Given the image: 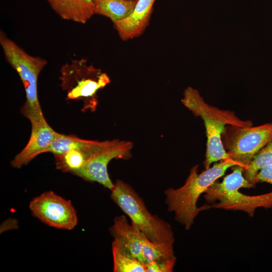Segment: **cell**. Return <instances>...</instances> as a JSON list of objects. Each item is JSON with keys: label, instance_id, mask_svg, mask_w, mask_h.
Here are the masks:
<instances>
[{"label": "cell", "instance_id": "12", "mask_svg": "<svg viewBox=\"0 0 272 272\" xmlns=\"http://www.w3.org/2000/svg\"><path fill=\"white\" fill-rule=\"evenodd\" d=\"M155 0H137L135 6L126 18L113 22L114 27L123 40L141 35L148 25Z\"/></svg>", "mask_w": 272, "mask_h": 272}, {"label": "cell", "instance_id": "13", "mask_svg": "<svg viewBox=\"0 0 272 272\" xmlns=\"http://www.w3.org/2000/svg\"><path fill=\"white\" fill-rule=\"evenodd\" d=\"M62 19L84 24L95 14L93 0H47Z\"/></svg>", "mask_w": 272, "mask_h": 272}, {"label": "cell", "instance_id": "15", "mask_svg": "<svg viewBox=\"0 0 272 272\" xmlns=\"http://www.w3.org/2000/svg\"><path fill=\"white\" fill-rule=\"evenodd\" d=\"M137 2V0H93L94 13L105 16L114 22L129 15Z\"/></svg>", "mask_w": 272, "mask_h": 272}, {"label": "cell", "instance_id": "5", "mask_svg": "<svg viewBox=\"0 0 272 272\" xmlns=\"http://www.w3.org/2000/svg\"><path fill=\"white\" fill-rule=\"evenodd\" d=\"M110 191L111 198L149 240L157 243L174 242L171 225L157 216L152 215L131 186L117 180Z\"/></svg>", "mask_w": 272, "mask_h": 272}, {"label": "cell", "instance_id": "6", "mask_svg": "<svg viewBox=\"0 0 272 272\" xmlns=\"http://www.w3.org/2000/svg\"><path fill=\"white\" fill-rule=\"evenodd\" d=\"M272 139V122L258 126L227 125L222 141L229 159L246 168L253 157Z\"/></svg>", "mask_w": 272, "mask_h": 272}, {"label": "cell", "instance_id": "17", "mask_svg": "<svg viewBox=\"0 0 272 272\" xmlns=\"http://www.w3.org/2000/svg\"><path fill=\"white\" fill-rule=\"evenodd\" d=\"M270 165H272V139L253 157L244 170V176L255 187L257 183L256 176L258 172Z\"/></svg>", "mask_w": 272, "mask_h": 272}, {"label": "cell", "instance_id": "11", "mask_svg": "<svg viewBox=\"0 0 272 272\" xmlns=\"http://www.w3.org/2000/svg\"><path fill=\"white\" fill-rule=\"evenodd\" d=\"M31 133L30 139L23 149L11 161V165L20 168L27 164L47 149L59 133L47 123L45 119L31 122Z\"/></svg>", "mask_w": 272, "mask_h": 272}, {"label": "cell", "instance_id": "4", "mask_svg": "<svg viewBox=\"0 0 272 272\" xmlns=\"http://www.w3.org/2000/svg\"><path fill=\"white\" fill-rule=\"evenodd\" d=\"M0 44L6 60L18 73L24 86L26 100L22 113L30 122L44 119L38 97L37 82L47 61L28 54L2 31Z\"/></svg>", "mask_w": 272, "mask_h": 272}, {"label": "cell", "instance_id": "21", "mask_svg": "<svg viewBox=\"0 0 272 272\" xmlns=\"http://www.w3.org/2000/svg\"><path fill=\"white\" fill-rule=\"evenodd\" d=\"M257 182H266L272 184V165L262 168L256 176Z\"/></svg>", "mask_w": 272, "mask_h": 272}, {"label": "cell", "instance_id": "8", "mask_svg": "<svg viewBox=\"0 0 272 272\" xmlns=\"http://www.w3.org/2000/svg\"><path fill=\"white\" fill-rule=\"evenodd\" d=\"M33 216L49 226L63 230H72L78 218L71 201L52 191L43 192L30 202Z\"/></svg>", "mask_w": 272, "mask_h": 272}, {"label": "cell", "instance_id": "1", "mask_svg": "<svg viewBox=\"0 0 272 272\" xmlns=\"http://www.w3.org/2000/svg\"><path fill=\"white\" fill-rule=\"evenodd\" d=\"M236 163L227 159L198 173V165L192 167L184 184L180 187L167 189L164 194L167 210L174 213L175 220L188 230L199 213L212 208L211 205L197 207L200 195L218 179L223 176L228 169Z\"/></svg>", "mask_w": 272, "mask_h": 272}, {"label": "cell", "instance_id": "19", "mask_svg": "<svg viewBox=\"0 0 272 272\" xmlns=\"http://www.w3.org/2000/svg\"><path fill=\"white\" fill-rule=\"evenodd\" d=\"M114 272H146L145 264L112 249Z\"/></svg>", "mask_w": 272, "mask_h": 272}, {"label": "cell", "instance_id": "20", "mask_svg": "<svg viewBox=\"0 0 272 272\" xmlns=\"http://www.w3.org/2000/svg\"><path fill=\"white\" fill-rule=\"evenodd\" d=\"M176 261V257L151 261L146 264V272H171Z\"/></svg>", "mask_w": 272, "mask_h": 272}, {"label": "cell", "instance_id": "3", "mask_svg": "<svg viewBox=\"0 0 272 272\" xmlns=\"http://www.w3.org/2000/svg\"><path fill=\"white\" fill-rule=\"evenodd\" d=\"M232 172L221 182L217 180L205 192L204 198L212 208L231 211H242L253 217L258 208H272V191L257 195H248L239 191L241 188L254 186L244 177V168L236 165Z\"/></svg>", "mask_w": 272, "mask_h": 272}, {"label": "cell", "instance_id": "2", "mask_svg": "<svg viewBox=\"0 0 272 272\" xmlns=\"http://www.w3.org/2000/svg\"><path fill=\"white\" fill-rule=\"evenodd\" d=\"M181 102L204 122L207 138L203 161L205 169L210 168L213 163L229 159L222 141V135L227 125H252L250 120L239 119L233 111L221 110L208 104L198 91L191 87H188L184 91Z\"/></svg>", "mask_w": 272, "mask_h": 272}, {"label": "cell", "instance_id": "10", "mask_svg": "<svg viewBox=\"0 0 272 272\" xmlns=\"http://www.w3.org/2000/svg\"><path fill=\"white\" fill-rule=\"evenodd\" d=\"M109 231L114 238L112 249L142 262V251L147 237L131 223L128 222L125 216L115 217Z\"/></svg>", "mask_w": 272, "mask_h": 272}, {"label": "cell", "instance_id": "16", "mask_svg": "<svg viewBox=\"0 0 272 272\" xmlns=\"http://www.w3.org/2000/svg\"><path fill=\"white\" fill-rule=\"evenodd\" d=\"M98 141L87 140L77 137L59 133L47 149L55 155H60L73 150H82L93 148L99 144Z\"/></svg>", "mask_w": 272, "mask_h": 272}, {"label": "cell", "instance_id": "22", "mask_svg": "<svg viewBox=\"0 0 272 272\" xmlns=\"http://www.w3.org/2000/svg\"><path fill=\"white\" fill-rule=\"evenodd\" d=\"M128 1H136V0H128Z\"/></svg>", "mask_w": 272, "mask_h": 272}, {"label": "cell", "instance_id": "9", "mask_svg": "<svg viewBox=\"0 0 272 272\" xmlns=\"http://www.w3.org/2000/svg\"><path fill=\"white\" fill-rule=\"evenodd\" d=\"M133 144L130 141H109L103 148L91 156L79 170L73 174L90 182H96L111 190L114 183L110 179L108 164L113 159L127 160L131 157Z\"/></svg>", "mask_w": 272, "mask_h": 272}, {"label": "cell", "instance_id": "18", "mask_svg": "<svg viewBox=\"0 0 272 272\" xmlns=\"http://www.w3.org/2000/svg\"><path fill=\"white\" fill-rule=\"evenodd\" d=\"M174 242L157 243L146 238L142 251V262L145 265L151 261L175 257Z\"/></svg>", "mask_w": 272, "mask_h": 272}, {"label": "cell", "instance_id": "14", "mask_svg": "<svg viewBox=\"0 0 272 272\" xmlns=\"http://www.w3.org/2000/svg\"><path fill=\"white\" fill-rule=\"evenodd\" d=\"M109 141L100 142L96 146L89 149L73 150L62 155H55L56 168L63 172L73 173L81 169L91 156L106 146Z\"/></svg>", "mask_w": 272, "mask_h": 272}, {"label": "cell", "instance_id": "7", "mask_svg": "<svg viewBox=\"0 0 272 272\" xmlns=\"http://www.w3.org/2000/svg\"><path fill=\"white\" fill-rule=\"evenodd\" d=\"M62 87L70 99L93 97L99 89L110 83L107 75L87 64L84 59L66 63L61 69Z\"/></svg>", "mask_w": 272, "mask_h": 272}]
</instances>
